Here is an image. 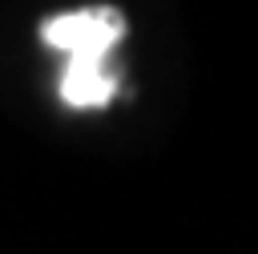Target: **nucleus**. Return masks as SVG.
Segmentation results:
<instances>
[{
  "label": "nucleus",
  "instance_id": "obj_1",
  "mask_svg": "<svg viewBox=\"0 0 258 254\" xmlns=\"http://www.w3.org/2000/svg\"><path fill=\"white\" fill-rule=\"evenodd\" d=\"M121 36H125V16L113 4L73 8L40 24L44 48L64 52L56 93L69 109H105L121 93L117 69H109V56L117 52Z\"/></svg>",
  "mask_w": 258,
  "mask_h": 254
}]
</instances>
